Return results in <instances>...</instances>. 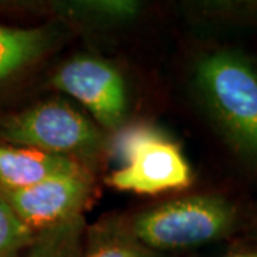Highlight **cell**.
<instances>
[{
    "label": "cell",
    "mask_w": 257,
    "mask_h": 257,
    "mask_svg": "<svg viewBox=\"0 0 257 257\" xmlns=\"http://www.w3.org/2000/svg\"><path fill=\"white\" fill-rule=\"evenodd\" d=\"M194 84L223 136L257 165V67L233 50H213L196 64Z\"/></svg>",
    "instance_id": "obj_1"
},
{
    "label": "cell",
    "mask_w": 257,
    "mask_h": 257,
    "mask_svg": "<svg viewBox=\"0 0 257 257\" xmlns=\"http://www.w3.org/2000/svg\"><path fill=\"white\" fill-rule=\"evenodd\" d=\"M237 220V209L227 199L200 194L143 211L128 227L147 248L173 251L223 239L234 230Z\"/></svg>",
    "instance_id": "obj_2"
},
{
    "label": "cell",
    "mask_w": 257,
    "mask_h": 257,
    "mask_svg": "<svg viewBox=\"0 0 257 257\" xmlns=\"http://www.w3.org/2000/svg\"><path fill=\"white\" fill-rule=\"evenodd\" d=\"M113 150L121 165L106 182L116 190L159 194L186 189L193 183L192 167L182 149L149 126L120 132Z\"/></svg>",
    "instance_id": "obj_3"
},
{
    "label": "cell",
    "mask_w": 257,
    "mask_h": 257,
    "mask_svg": "<svg viewBox=\"0 0 257 257\" xmlns=\"http://www.w3.org/2000/svg\"><path fill=\"white\" fill-rule=\"evenodd\" d=\"M0 143L55 156H90L101 147L100 128L59 100L43 101L0 120Z\"/></svg>",
    "instance_id": "obj_4"
},
{
    "label": "cell",
    "mask_w": 257,
    "mask_h": 257,
    "mask_svg": "<svg viewBox=\"0 0 257 257\" xmlns=\"http://www.w3.org/2000/svg\"><path fill=\"white\" fill-rule=\"evenodd\" d=\"M57 90L80 101L97 123L116 128L127 111L126 84L110 63L96 57H76L57 69L52 79Z\"/></svg>",
    "instance_id": "obj_5"
},
{
    "label": "cell",
    "mask_w": 257,
    "mask_h": 257,
    "mask_svg": "<svg viewBox=\"0 0 257 257\" xmlns=\"http://www.w3.org/2000/svg\"><path fill=\"white\" fill-rule=\"evenodd\" d=\"M90 190V177L84 170L53 176L26 189L3 193L19 217L37 233L82 214Z\"/></svg>",
    "instance_id": "obj_6"
},
{
    "label": "cell",
    "mask_w": 257,
    "mask_h": 257,
    "mask_svg": "<svg viewBox=\"0 0 257 257\" xmlns=\"http://www.w3.org/2000/svg\"><path fill=\"white\" fill-rule=\"evenodd\" d=\"M84 172L77 160L0 143V189L20 190L53 176Z\"/></svg>",
    "instance_id": "obj_7"
},
{
    "label": "cell",
    "mask_w": 257,
    "mask_h": 257,
    "mask_svg": "<svg viewBox=\"0 0 257 257\" xmlns=\"http://www.w3.org/2000/svg\"><path fill=\"white\" fill-rule=\"evenodd\" d=\"M49 42L50 36L45 29L0 25V84L39 59Z\"/></svg>",
    "instance_id": "obj_8"
},
{
    "label": "cell",
    "mask_w": 257,
    "mask_h": 257,
    "mask_svg": "<svg viewBox=\"0 0 257 257\" xmlns=\"http://www.w3.org/2000/svg\"><path fill=\"white\" fill-rule=\"evenodd\" d=\"M80 257H156V251L142 244L119 220L97 223L86 233Z\"/></svg>",
    "instance_id": "obj_9"
},
{
    "label": "cell",
    "mask_w": 257,
    "mask_h": 257,
    "mask_svg": "<svg viewBox=\"0 0 257 257\" xmlns=\"http://www.w3.org/2000/svg\"><path fill=\"white\" fill-rule=\"evenodd\" d=\"M86 221L83 214L39 230L20 257H80Z\"/></svg>",
    "instance_id": "obj_10"
},
{
    "label": "cell",
    "mask_w": 257,
    "mask_h": 257,
    "mask_svg": "<svg viewBox=\"0 0 257 257\" xmlns=\"http://www.w3.org/2000/svg\"><path fill=\"white\" fill-rule=\"evenodd\" d=\"M35 236L36 231L19 217L0 189V257H20Z\"/></svg>",
    "instance_id": "obj_11"
},
{
    "label": "cell",
    "mask_w": 257,
    "mask_h": 257,
    "mask_svg": "<svg viewBox=\"0 0 257 257\" xmlns=\"http://www.w3.org/2000/svg\"><path fill=\"white\" fill-rule=\"evenodd\" d=\"M79 6L84 9L90 15H96L103 19H113V20H121V19H130L135 16L139 10V3L136 2H127V0H107V2H83Z\"/></svg>",
    "instance_id": "obj_12"
},
{
    "label": "cell",
    "mask_w": 257,
    "mask_h": 257,
    "mask_svg": "<svg viewBox=\"0 0 257 257\" xmlns=\"http://www.w3.org/2000/svg\"><path fill=\"white\" fill-rule=\"evenodd\" d=\"M226 257H257V248H247V250H240L234 251Z\"/></svg>",
    "instance_id": "obj_13"
}]
</instances>
